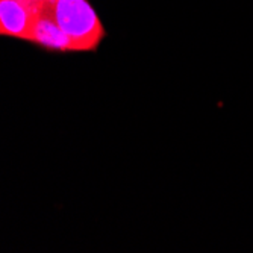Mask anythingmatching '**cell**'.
<instances>
[{"instance_id":"cell-1","label":"cell","mask_w":253,"mask_h":253,"mask_svg":"<svg viewBox=\"0 0 253 253\" xmlns=\"http://www.w3.org/2000/svg\"><path fill=\"white\" fill-rule=\"evenodd\" d=\"M42 11L49 14L72 44V52H96L106 29L88 0H45Z\"/></svg>"},{"instance_id":"cell-2","label":"cell","mask_w":253,"mask_h":253,"mask_svg":"<svg viewBox=\"0 0 253 253\" xmlns=\"http://www.w3.org/2000/svg\"><path fill=\"white\" fill-rule=\"evenodd\" d=\"M41 3L32 0H0V37L32 42Z\"/></svg>"},{"instance_id":"cell-3","label":"cell","mask_w":253,"mask_h":253,"mask_svg":"<svg viewBox=\"0 0 253 253\" xmlns=\"http://www.w3.org/2000/svg\"><path fill=\"white\" fill-rule=\"evenodd\" d=\"M31 44H35L38 47L50 52H59V53L72 52L70 40L59 29V26L52 20V17L42 11V3H41L38 20L34 28Z\"/></svg>"},{"instance_id":"cell-4","label":"cell","mask_w":253,"mask_h":253,"mask_svg":"<svg viewBox=\"0 0 253 253\" xmlns=\"http://www.w3.org/2000/svg\"><path fill=\"white\" fill-rule=\"evenodd\" d=\"M32 2H45V0H32Z\"/></svg>"}]
</instances>
